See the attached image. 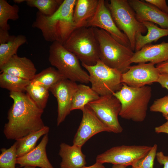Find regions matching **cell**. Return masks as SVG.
<instances>
[{
	"mask_svg": "<svg viewBox=\"0 0 168 168\" xmlns=\"http://www.w3.org/2000/svg\"><path fill=\"white\" fill-rule=\"evenodd\" d=\"M93 28L99 44L100 60L122 74L127 72L131 66L133 51L130 48L120 43L106 31Z\"/></svg>",
	"mask_w": 168,
	"mask_h": 168,
	"instance_id": "obj_4",
	"label": "cell"
},
{
	"mask_svg": "<svg viewBox=\"0 0 168 168\" xmlns=\"http://www.w3.org/2000/svg\"><path fill=\"white\" fill-rule=\"evenodd\" d=\"M82 147L65 143L60 145L59 155L62 158L60 168H81L86 164V156L82 151Z\"/></svg>",
	"mask_w": 168,
	"mask_h": 168,
	"instance_id": "obj_19",
	"label": "cell"
},
{
	"mask_svg": "<svg viewBox=\"0 0 168 168\" xmlns=\"http://www.w3.org/2000/svg\"><path fill=\"white\" fill-rule=\"evenodd\" d=\"M19 10L17 5H12L6 0H0V29L7 31L10 29L8 21L18 20L19 17Z\"/></svg>",
	"mask_w": 168,
	"mask_h": 168,
	"instance_id": "obj_27",
	"label": "cell"
},
{
	"mask_svg": "<svg viewBox=\"0 0 168 168\" xmlns=\"http://www.w3.org/2000/svg\"><path fill=\"white\" fill-rule=\"evenodd\" d=\"M100 95L91 87L83 84L78 85L77 88L73 96L71 111L75 110L82 111L89 103L96 100Z\"/></svg>",
	"mask_w": 168,
	"mask_h": 168,
	"instance_id": "obj_22",
	"label": "cell"
},
{
	"mask_svg": "<svg viewBox=\"0 0 168 168\" xmlns=\"http://www.w3.org/2000/svg\"><path fill=\"white\" fill-rule=\"evenodd\" d=\"M63 0H26V5L37 8L39 12L47 16L52 15L58 10Z\"/></svg>",
	"mask_w": 168,
	"mask_h": 168,
	"instance_id": "obj_29",
	"label": "cell"
},
{
	"mask_svg": "<svg viewBox=\"0 0 168 168\" xmlns=\"http://www.w3.org/2000/svg\"><path fill=\"white\" fill-rule=\"evenodd\" d=\"M36 167L33 166H27L24 167L23 168H35Z\"/></svg>",
	"mask_w": 168,
	"mask_h": 168,
	"instance_id": "obj_42",
	"label": "cell"
},
{
	"mask_svg": "<svg viewBox=\"0 0 168 168\" xmlns=\"http://www.w3.org/2000/svg\"><path fill=\"white\" fill-rule=\"evenodd\" d=\"M147 30V33L143 35L137 33L135 37V52L140 50L145 45L156 42L160 38L168 35V29H163L158 27L154 23L149 21L142 23Z\"/></svg>",
	"mask_w": 168,
	"mask_h": 168,
	"instance_id": "obj_21",
	"label": "cell"
},
{
	"mask_svg": "<svg viewBox=\"0 0 168 168\" xmlns=\"http://www.w3.org/2000/svg\"><path fill=\"white\" fill-rule=\"evenodd\" d=\"M146 2L154 6L161 11L168 13V6L165 0H145Z\"/></svg>",
	"mask_w": 168,
	"mask_h": 168,
	"instance_id": "obj_33",
	"label": "cell"
},
{
	"mask_svg": "<svg viewBox=\"0 0 168 168\" xmlns=\"http://www.w3.org/2000/svg\"><path fill=\"white\" fill-rule=\"evenodd\" d=\"M49 127L45 126L41 129L16 140L17 157L21 156L33 149L37 142L42 136L48 134Z\"/></svg>",
	"mask_w": 168,
	"mask_h": 168,
	"instance_id": "obj_23",
	"label": "cell"
},
{
	"mask_svg": "<svg viewBox=\"0 0 168 168\" xmlns=\"http://www.w3.org/2000/svg\"><path fill=\"white\" fill-rule=\"evenodd\" d=\"M168 60V42L155 44H147L135 52L130 60L131 64L149 62L158 64Z\"/></svg>",
	"mask_w": 168,
	"mask_h": 168,
	"instance_id": "obj_17",
	"label": "cell"
},
{
	"mask_svg": "<svg viewBox=\"0 0 168 168\" xmlns=\"http://www.w3.org/2000/svg\"><path fill=\"white\" fill-rule=\"evenodd\" d=\"M1 73H7L26 80L31 81L36 74L37 69L32 61L17 54L12 57L0 67Z\"/></svg>",
	"mask_w": 168,
	"mask_h": 168,
	"instance_id": "obj_16",
	"label": "cell"
},
{
	"mask_svg": "<svg viewBox=\"0 0 168 168\" xmlns=\"http://www.w3.org/2000/svg\"><path fill=\"white\" fill-rule=\"evenodd\" d=\"M86 27H97L103 29L109 33L120 43L131 48L128 38L117 26L104 0H99L96 12L88 22Z\"/></svg>",
	"mask_w": 168,
	"mask_h": 168,
	"instance_id": "obj_11",
	"label": "cell"
},
{
	"mask_svg": "<svg viewBox=\"0 0 168 168\" xmlns=\"http://www.w3.org/2000/svg\"><path fill=\"white\" fill-rule=\"evenodd\" d=\"M49 90L44 86L30 81L26 91L37 106L44 110L49 97Z\"/></svg>",
	"mask_w": 168,
	"mask_h": 168,
	"instance_id": "obj_28",
	"label": "cell"
},
{
	"mask_svg": "<svg viewBox=\"0 0 168 168\" xmlns=\"http://www.w3.org/2000/svg\"><path fill=\"white\" fill-rule=\"evenodd\" d=\"M26 37L22 35H11L6 43L0 44V67L13 55L16 54L19 48L27 42Z\"/></svg>",
	"mask_w": 168,
	"mask_h": 168,
	"instance_id": "obj_24",
	"label": "cell"
},
{
	"mask_svg": "<svg viewBox=\"0 0 168 168\" xmlns=\"http://www.w3.org/2000/svg\"><path fill=\"white\" fill-rule=\"evenodd\" d=\"M154 65L149 63L131 66L127 72L122 74V83L132 87H140L157 82L160 73Z\"/></svg>",
	"mask_w": 168,
	"mask_h": 168,
	"instance_id": "obj_12",
	"label": "cell"
},
{
	"mask_svg": "<svg viewBox=\"0 0 168 168\" xmlns=\"http://www.w3.org/2000/svg\"><path fill=\"white\" fill-rule=\"evenodd\" d=\"M48 59L65 78L82 84L90 82L89 74L82 68L79 59L62 44L52 43L49 47Z\"/></svg>",
	"mask_w": 168,
	"mask_h": 168,
	"instance_id": "obj_6",
	"label": "cell"
},
{
	"mask_svg": "<svg viewBox=\"0 0 168 168\" xmlns=\"http://www.w3.org/2000/svg\"><path fill=\"white\" fill-rule=\"evenodd\" d=\"M122 84L121 88L113 94L121 105L119 116L135 122L143 121L152 97L151 87L148 85L133 87Z\"/></svg>",
	"mask_w": 168,
	"mask_h": 168,
	"instance_id": "obj_3",
	"label": "cell"
},
{
	"mask_svg": "<svg viewBox=\"0 0 168 168\" xmlns=\"http://www.w3.org/2000/svg\"><path fill=\"white\" fill-rule=\"evenodd\" d=\"M81 64L89 72L91 88L100 96L113 95L121 88L122 74L118 70L100 60L94 65Z\"/></svg>",
	"mask_w": 168,
	"mask_h": 168,
	"instance_id": "obj_8",
	"label": "cell"
},
{
	"mask_svg": "<svg viewBox=\"0 0 168 168\" xmlns=\"http://www.w3.org/2000/svg\"><path fill=\"white\" fill-rule=\"evenodd\" d=\"M13 103L7 114L3 133L8 139L16 140L39 131L45 125L42 119L44 110L24 92H10Z\"/></svg>",
	"mask_w": 168,
	"mask_h": 168,
	"instance_id": "obj_1",
	"label": "cell"
},
{
	"mask_svg": "<svg viewBox=\"0 0 168 168\" xmlns=\"http://www.w3.org/2000/svg\"><path fill=\"white\" fill-rule=\"evenodd\" d=\"M78 86L76 82L67 79L59 81L49 89L58 103L57 125L59 126L70 114L73 96Z\"/></svg>",
	"mask_w": 168,
	"mask_h": 168,
	"instance_id": "obj_13",
	"label": "cell"
},
{
	"mask_svg": "<svg viewBox=\"0 0 168 168\" xmlns=\"http://www.w3.org/2000/svg\"><path fill=\"white\" fill-rule=\"evenodd\" d=\"M152 148V146L144 145H123L114 147L97 155L96 161L103 164L132 166L146 156Z\"/></svg>",
	"mask_w": 168,
	"mask_h": 168,
	"instance_id": "obj_10",
	"label": "cell"
},
{
	"mask_svg": "<svg viewBox=\"0 0 168 168\" xmlns=\"http://www.w3.org/2000/svg\"><path fill=\"white\" fill-rule=\"evenodd\" d=\"M0 155V168H16L17 144L15 142L9 148H2Z\"/></svg>",
	"mask_w": 168,
	"mask_h": 168,
	"instance_id": "obj_30",
	"label": "cell"
},
{
	"mask_svg": "<svg viewBox=\"0 0 168 168\" xmlns=\"http://www.w3.org/2000/svg\"><path fill=\"white\" fill-rule=\"evenodd\" d=\"M156 67L160 73H168V60L156 64Z\"/></svg>",
	"mask_w": 168,
	"mask_h": 168,
	"instance_id": "obj_37",
	"label": "cell"
},
{
	"mask_svg": "<svg viewBox=\"0 0 168 168\" xmlns=\"http://www.w3.org/2000/svg\"><path fill=\"white\" fill-rule=\"evenodd\" d=\"M165 118L167 120V121H168V115L165 117Z\"/></svg>",
	"mask_w": 168,
	"mask_h": 168,
	"instance_id": "obj_43",
	"label": "cell"
},
{
	"mask_svg": "<svg viewBox=\"0 0 168 168\" xmlns=\"http://www.w3.org/2000/svg\"><path fill=\"white\" fill-rule=\"evenodd\" d=\"M10 36L8 31L0 29V44L7 42Z\"/></svg>",
	"mask_w": 168,
	"mask_h": 168,
	"instance_id": "obj_36",
	"label": "cell"
},
{
	"mask_svg": "<svg viewBox=\"0 0 168 168\" xmlns=\"http://www.w3.org/2000/svg\"><path fill=\"white\" fill-rule=\"evenodd\" d=\"M82 111V120L74 138L73 144L82 147L91 137L97 133L103 132H111L87 105Z\"/></svg>",
	"mask_w": 168,
	"mask_h": 168,
	"instance_id": "obj_14",
	"label": "cell"
},
{
	"mask_svg": "<svg viewBox=\"0 0 168 168\" xmlns=\"http://www.w3.org/2000/svg\"><path fill=\"white\" fill-rule=\"evenodd\" d=\"M87 105L111 132L116 133L122 132L123 128L118 118L121 105L113 95L100 96L98 99Z\"/></svg>",
	"mask_w": 168,
	"mask_h": 168,
	"instance_id": "obj_9",
	"label": "cell"
},
{
	"mask_svg": "<svg viewBox=\"0 0 168 168\" xmlns=\"http://www.w3.org/2000/svg\"><path fill=\"white\" fill-rule=\"evenodd\" d=\"M99 0H77L73 21L76 28L86 26L96 11Z\"/></svg>",
	"mask_w": 168,
	"mask_h": 168,
	"instance_id": "obj_20",
	"label": "cell"
},
{
	"mask_svg": "<svg viewBox=\"0 0 168 168\" xmlns=\"http://www.w3.org/2000/svg\"><path fill=\"white\" fill-rule=\"evenodd\" d=\"M63 79L66 78L58 70L50 67L36 74L30 81L42 85L49 90L55 84Z\"/></svg>",
	"mask_w": 168,
	"mask_h": 168,
	"instance_id": "obj_25",
	"label": "cell"
},
{
	"mask_svg": "<svg viewBox=\"0 0 168 168\" xmlns=\"http://www.w3.org/2000/svg\"><path fill=\"white\" fill-rule=\"evenodd\" d=\"M128 1L139 22H150L158 25L161 28L168 29V13L161 11L145 1Z\"/></svg>",
	"mask_w": 168,
	"mask_h": 168,
	"instance_id": "obj_15",
	"label": "cell"
},
{
	"mask_svg": "<svg viewBox=\"0 0 168 168\" xmlns=\"http://www.w3.org/2000/svg\"><path fill=\"white\" fill-rule=\"evenodd\" d=\"M13 2L15 3H20L24 2L26 1V0H14Z\"/></svg>",
	"mask_w": 168,
	"mask_h": 168,
	"instance_id": "obj_41",
	"label": "cell"
},
{
	"mask_svg": "<svg viewBox=\"0 0 168 168\" xmlns=\"http://www.w3.org/2000/svg\"><path fill=\"white\" fill-rule=\"evenodd\" d=\"M127 166L119 164H113L111 168H126Z\"/></svg>",
	"mask_w": 168,
	"mask_h": 168,
	"instance_id": "obj_40",
	"label": "cell"
},
{
	"mask_svg": "<svg viewBox=\"0 0 168 168\" xmlns=\"http://www.w3.org/2000/svg\"><path fill=\"white\" fill-rule=\"evenodd\" d=\"M156 157L158 162L164 165L163 168H168V156H165L162 152H157Z\"/></svg>",
	"mask_w": 168,
	"mask_h": 168,
	"instance_id": "obj_34",
	"label": "cell"
},
{
	"mask_svg": "<svg viewBox=\"0 0 168 168\" xmlns=\"http://www.w3.org/2000/svg\"><path fill=\"white\" fill-rule=\"evenodd\" d=\"M49 140L48 133L44 135L39 144L32 150L16 159L20 167L31 166L41 168H54L47 156L46 147Z\"/></svg>",
	"mask_w": 168,
	"mask_h": 168,
	"instance_id": "obj_18",
	"label": "cell"
},
{
	"mask_svg": "<svg viewBox=\"0 0 168 168\" xmlns=\"http://www.w3.org/2000/svg\"><path fill=\"white\" fill-rule=\"evenodd\" d=\"M62 45L82 63L93 66L100 60L99 44L93 27L75 29Z\"/></svg>",
	"mask_w": 168,
	"mask_h": 168,
	"instance_id": "obj_5",
	"label": "cell"
},
{
	"mask_svg": "<svg viewBox=\"0 0 168 168\" xmlns=\"http://www.w3.org/2000/svg\"><path fill=\"white\" fill-rule=\"evenodd\" d=\"M157 149V145L154 144L147 154L134 164L132 168H153Z\"/></svg>",
	"mask_w": 168,
	"mask_h": 168,
	"instance_id": "obj_31",
	"label": "cell"
},
{
	"mask_svg": "<svg viewBox=\"0 0 168 168\" xmlns=\"http://www.w3.org/2000/svg\"><path fill=\"white\" fill-rule=\"evenodd\" d=\"M155 131L157 133H164L168 134V121H167L160 126L156 127Z\"/></svg>",
	"mask_w": 168,
	"mask_h": 168,
	"instance_id": "obj_38",
	"label": "cell"
},
{
	"mask_svg": "<svg viewBox=\"0 0 168 168\" xmlns=\"http://www.w3.org/2000/svg\"><path fill=\"white\" fill-rule=\"evenodd\" d=\"M77 0H64L58 10L50 16L38 11L32 27L40 30L44 39L62 44L76 29L73 15Z\"/></svg>",
	"mask_w": 168,
	"mask_h": 168,
	"instance_id": "obj_2",
	"label": "cell"
},
{
	"mask_svg": "<svg viewBox=\"0 0 168 168\" xmlns=\"http://www.w3.org/2000/svg\"><path fill=\"white\" fill-rule=\"evenodd\" d=\"M150 110L152 112L162 113L164 117L168 115V96L155 100Z\"/></svg>",
	"mask_w": 168,
	"mask_h": 168,
	"instance_id": "obj_32",
	"label": "cell"
},
{
	"mask_svg": "<svg viewBox=\"0 0 168 168\" xmlns=\"http://www.w3.org/2000/svg\"><path fill=\"white\" fill-rule=\"evenodd\" d=\"M105 4L117 26L126 35L132 50L135 51L136 34H145L147 29L137 20L135 12L128 0H110Z\"/></svg>",
	"mask_w": 168,
	"mask_h": 168,
	"instance_id": "obj_7",
	"label": "cell"
},
{
	"mask_svg": "<svg viewBox=\"0 0 168 168\" xmlns=\"http://www.w3.org/2000/svg\"><path fill=\"white\" fill-rule=\"evenodd\" d=\"M157 82L163 88H166L168 90V73H160Z\"/></svg>",
	"mask_w": 168,
	"mask_h": 168,
	"instance_id": "obj_35",
	"label": "cell"
},
{
	"mask_svg": "<svg viewBox=\"0 0 168 168\" xmlns=\"http://www.w3.org/2000/svg\"><path fill=\"white\" fill-rule=\"evenodd\" d=\"M30 81L7 73L0 74V87L10 92H24Z\"/></svg>",
	"mask_w": 168,
	"mask_h": 168,
	"instance_id": "obj_26",
	"label": "cell"
},
{
	"mask_svg": "<svg viewBox=\"0 0 168 168\" xmlns=\"http://www.w3.org/2000/svg\"><path fill=\"white\" fill-rule=\"evenodd\" d=\"M81 168H105V167L103 163L96 162L94 164L91 166H85Z\"/></svg>",
	"mask_w": 168,
	"mask_h": 168,
	"instance_id": "obj_39",
	"label": "cell"
}]
</instances>
